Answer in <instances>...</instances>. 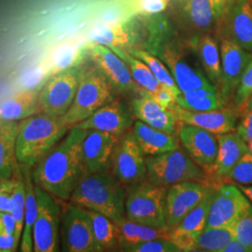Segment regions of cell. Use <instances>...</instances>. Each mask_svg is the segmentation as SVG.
<instances>
[{"label": "cell", "mask_w": 252, "mask_h": 252, "mask_svg": "<svg viewBox=\"0 0 252 252\" xmlns=\"http://www.w3.org/2000/svg\"><path fill=\"white\" fill-rule=\"evenodd\" d=\"M236 1L237 0H213L219 21L222 20V18L225 16L227 11L231 9V7Z\"/></svg>", "instance_id": "obj_50"}, {"label": "cell", "mask_w": 252, "mask_h": 252, "mask_svg": "<svg viewBox=\"0 0 252 252\" xmlns=\"http://www.w3.org/2000/svg\"><path fill=\"white\" fill-rule=\"evenodd\" d=\"M248 147H249L250 152L252 153V141H250V142H248Z\"/></svg>", "instance_id": "obj_56"}, {"label": "cell", "mask_w": 252, "mask_h": 252, "mask_svg": "<svg viewBox=\"0 0 252 252\" xmlns=\"http://www.w3.org/2000/svg\"><path fill=\"white\" fill-rule=\"evenodd\" d=\"M220 51L221 81L219 93L226 107H233L235 91L246 68L252 61V54L226 36L220 40Z\"/></svg>", "instance_id": "obj_11"}, {"label": "cell", "mask_w": 252, "mask_h": 252, "mask_svg": "<svg viewBox=\"0 0 252 252\" xmlns=\"http://www.w3.org/2000/svg\"><path fill=\"white\" fill-rule=\"evenodd\" d=\"M18 121L0 122V178L11 179L16 160Z\"/></svg>", "instance_id": "obj_28"}, {"label": "cell", "mask_w": 252, "mask_h": 252, "mask_svg": "<svg viewBox=\"0 0 252 252\" xmlns=\"http://www.w3.org/2000/svg\"><path fill=\"white\" fill-rule=\"evenodd\" d=\"M226 37L252 54V1L237 0L222 18Z\"/></svg>", "instance_id": "obj_22"}, {"label": "cell", "mask_w": 252, "mask_h": 252, "mask_svg": "<svg viewBox=\"0 0 252 252\" xmlns=\"http://www.w3.org/2000/svg\"><path fill=\"white\" fill-rule=\"evenodd\" d=\"M234 238L252 252V205L231 226Z\"/></svg>", "instance_id": "obj_39"}, {"label": "cell", "mask_w": 252, "mask_h": 252, "mask_svg": "<svg viewBox=\"0 0 252 252\" xmlns=\"http://www.w3.org/2000/svg\"><path fill=\"white\" fill-rule=\"evenodd\" d=\"M131 135L145 155H157L180 148L179 135L168 134L137 121L132 126Z\"/></svg>", "instance_id": "obj_23"}, {"label": "cell", "mask_w": 252, "mask_h": 252, "mask_svg": "<svg viewBox=\"0 0 252 252\" xmlns=\"http://www.w3.org/2000/svg\"><path fill=\"white\" fill-rule=\"evenodd\" d=\"M126 189L110 169L83 173L68 201L113 221L126 216Z\"/></svg>", "instance_id": "obj_2"}, {"label": "cell", "mask_w": 252, "mask_h": 252, "mask_svg": "<svg viewBox=\"0 0 252 252\" xmlns=\"http://www.w3.org/2000/svg\"><path fill=\"white\" fill-rule=\"evenodd\" d=\"M159 47L157 54L167 65L181 93L213 85L201 68L191 64L188 55L179 46L165 43Z\"/></svg>", "instance_id": "obj_15"}, {"label": "cell", "mask_w": 252, "mask_h": 252, "mask_svg": "<svg viewBox=\"0 0 252 252\" xmlns=\"http://www.w3.org/2000/svg\"><path fill=\"white\" fill-rule=\"evenodd\" d=\"M217 189L218 186H214L209 189L198 204L181 220L179 225L176 228L188 231L197 235L201 234L207 225L209 208Z\"/></svg>", "instance_id": "obj_33"}, {"label": "cell", "mask_w": 252, "mask_h": 252, "mask_svg": "<svg viewBox=\"0 0 252 252\" xmlns=\"http://www.w3.org/2000/svg\"><path fill=\"white\" fill-rule=\"evenodd\" d=\"M238 188L243 191L244 194L252 203V185H238Z\"/></svg>", "instance_id": "obj_54"}, {"label": "cell", "mask_w": 252, "mask_h": 252, "mask_svg": "<svg viewBox=\"0 0 252 252\" xmlns=\"http://www.w3.org/2000/svg\"><path fill=\"white\" fill-rule=\"evenodd\" d=\"M227 181H234L239 185H252V153H245L231 170Z\"/></svg>", "instance_id": "obj_42"}, {"label": "cell", "mask_w": 252, "mask_h": 252, "mask_svg": "<svg viewBox=\"0 0 252 252\" xmlns=\"http://www.w3.org/2000/svg\"><path fill=\"white\" fill-rule=\"evenodd\" d=\"M111 50L127 63L133 80L141 91V95H151L160 88L162 84L144 62L130 54L126 49L112 48Z\"/></svg>", "instance_id": "obj_31"}, {"label": "cell", "mask_w": 252, "mask_h": 252, "mask_svg": "<svg viewBox=\"0 0 252 252\" xmlns=\"http://www.w3.org/2000/svg\"><path fill=\"white\" fill-rule=\"evenodd\" d=\"M134 124L135 116L131 106L129 107L123 100L114 98L98 108L90 117L73 126L84 130H99L121 136L128 132Z\"/></svg>", "instance_id": "obj_17"}, {"label": "cell", "mask_w": 252, "mask_h": 252, "mask_svg": "<svg viewBox=\"0 0 252 252\" xmlns=\"http://www.w3.org/2000/svg\"><path fill=\"white\" fill-rule=\"evenodd\" d=\"M252 94V61L246 68L234 94L233 107L241 116Z\"/></svg>", "instance_id": "obj_40"}, {"label": "cell", "mask_w": 252, "mask_h": 252, "mask_svg": "<svg viewBox=\"0 0 252 252\" xmlns=\"http://www.w3.org/2000/svg\"><path fill=\"white\" fill-rule=\"evenodd\" d=\"M39 88L23 89L0 102V121H22L38 113Z\"/></svg>", "instance_id": "obj_24"}, {"label": "cell", "mask_w": 252, "mask_h": 252, "mask_svg": "<svg viewBox=\"0 0 252 252\" xmlns=\"http://www.w3.org/2000/svg\"><path fill=\"white\" fill-rule=\"evenodd\" d=\"M19 244L14 234H0V252H16Z\"/></svg>", "instance_id": "obj_49"}, {"label": "cell", "mask_w": 252, "mask_h": 252, "mask_svg": "<svg viewBox=\"0 0 252 252\" xmlns=\"http://www.w3.org/2000/svg\"><path fill=\"white\" fill-rule=\"evenodd\" d=\"M214 186L219 187L213 181H185L169 186L165 199L166 226L175 229Z\"/></svg>", "instance_id": "obj_12"}, {"label": "cell", "mask_w": 252, "mask_h": 252, "mask_svg": "<svg viewBox=\"0 0 252 252\" xmlns=\"http://www.w3.org/2000/svg\"><path fill=\"white\" fill-rule=\"evenodd\" d=\"M170 0H128L127 7L132 14L153 15L167 8Z\"/></svg>", "instance_id": "obj_43"}, {"label": "cell", "mask_w": 252, "mask_h": 252, "mask_svg": "<svg viewBox=\"0 0 252 252\" xmlns=\"http://www.w3.org/2000/svg\"><path fill=\"white\" fill-rule=\"evenodd\" d=\"M37 216L33 229V247L35 252L60 251L61 208L55 197L36 186Z\"/></svg>", "instance_id": "obj_9"}, {"label": "cell", "mask_w": 252, "mask_h": 252, "mask_svg": "<svg viewBox=\"0 0 252 252\" xmlns=\"http://www.w3.org/2000/svg\"><path fill=\"white\" fill-rule=\"evenodd\" d=\"M16 220L11 213H0V234H14Z\"/></svg>", "instance_id": "obj_48"}, {"label": "cell", "mask_w": 252, "mask_h": 252, "mask_svg": "<svg viewBox=\"0 0 252 252\" xmlns=\"http://www.w3.org/2000/svg\"><path fill=\"white\" fill-rule=\"evenodd\" d=\"M167 188L154 185L147 180L129 186L126 190V218L140 224L166 228Z\"/></svg>", "instance_id": "obj_6"}, {"label": "cell", "mask_w": 252, "mask_h": 252, "mask_svg": "<svg viewBox=\"0 0 252 252\" xmlns=\"http://www.w3.org/2000/svg\"><path fill=\"white\" fill-rule=\"evenodd\" d=\"M196 53L206 76L219 91L221 81V60L220 46L209 34H204L196 42Z\"/></svg>", "instance_id": "obj_29"}, {"label": "cell", "mask_w": 252, "mask_h": 252, "mask_svg": "<svg viewBox=\"0 0 252 252\" xmlns=\"http://www.w3.org/2000/svg\"><path fill=\"white\" fill-rule=\"evenodd\" d=\"M178 135L186 153L210 178L219 152L218 135L198 126L184 124H180Z\"/></svg>", "instance_id": "obj_16"}, {"label": "cell", "mask_w": 252, "mask_h": 252, "mask_svg": "<svg viewBox=\"0 0 252 252\" xmlns=\"http://www.w3.org/2000/svg\"><path fill=\"white\" fill-rule=\"evenodd\" d=\"M44 70L45 69L38 67L28 71L23 78V83L25 84V89H33V88L42 87V86H39V87H36V86H38L43 80L45 76Z\"/></svg>", "instance_id": "obj_47"}, {"label": "cell", "mask_w": 252, "mask_h": 252, "mask_svg": "<svg viewBox=\"0 0 252 252\" xmlns=\"http://www.w3.org/2000/svg\"><path fill=\"white\" fill-rule=\"evenodd\" d=\"M169 109L174 112L180 124L198 126L216 135L234 132L240 116L234 107L209 111H193L181 108L175 103Z\"/></svg>", "instance_id": "obj_18"}, {"label": "cell", "mask_w": 252, "mask_h": 252, "mask_svg": "<svg viewBox=\"0 0 252 252\" xmlns=\"http://www.w3.org/2000/svg\"><path fill=\"white\" fill-rule=\"evenodd\" d=\"M26 208L25 220L22 238L20 242V251L23 252H34L33 247V229L37 216V199H36L35 182L32 173L26 171Z\"/></svg>", "instance_id": "obj_32"}, {"label": "cell", "mask_w": 252, "mask_h": 252, "mask_svg": "<svg viewBox=\"0 0 252 252\" xmlns=\"http://www.w3.org/2000/svg\"><path fill=\"white\" fill-rule=\"evenodd\" d=\"M221 252H250L249 250L240 243L237 239L234 238L230 243L226 246Z\"/></svg>", "instance_id": "obj_52"}, {"label": "cell", "mask_w": 252, "mask_h": 252, "mask_svg": "<svg viewBox=\"0 0 252 252\" xmlns=\"http://www.w3.org/2000/svg\"><path fill=\"white\" fill-rule=\"evenodd\" d=\"M120 232V246L124 248L129 245L141 243L157 238H168L172 230L169 228H157L144 225L133 221L126 217L114 221Z\"/></svg>", "instance_id": "obj_27"}, {"label": "cell", "mask_w": 252, "mask_h": 252, "mask_svg": "<svg viewBox=\"0 0 252 252\" xmlns=\"http://www.w3.org/2000/svg\"><path fill=\"white\" fill-rule=\"evenodd\" d=\"M88 54L94 64L99 69L120 94H138L141 91L132 78L127 63L107 46L92 43L87 47Z\"/></svg>", "instance_id": "obj_14"}, {"label": "cell", "mask_w": 252, "mask_h": 252, "mask_svg": "<svg viewBox=\"0 0 252 252\" xmlns=\"http://www.w3.org/2000/svg\"><path fill=\"white\" fill-rule=\"evenodd\" d=\"M82 67L75 66L52 74L44 82L38 95V113L63 117L75 98Z\"/></svg>", "instance_id": "obj_7"}, {"label": "cell", "mask_w": 252, "mask_h": 252, "mask_svg": "<svg viewBox=\"0 0 252 252\" xmlns=\"http://www.w3.org/2000/svg\"><path fill=\"white\" fill-rule=\"evenodd\" d=\"M120 137L108 132L87 130L81 147L85 171L94 173L110 169L112 154Z\"/></svg>", "instance_id": "obj_19"}, {"label": "cell", "mask_w": 252, "mask_h": 252, "mask_svg": "<svg viewBox=\"0 0 252 252\" xmlns=\"http://www.w3.org/2000/svg\"><path fill=\"white\" fill-rule=\"evenodd\" d=\"M85 54H88V51L87 48L83 46L65 44L59 47L54 54L52 62V74L79 66Z\"/></svg>", "instance_id": "obj_37"}, {"label": "cell", "mask_w": 252, "mask_h": 252, "mask_svg": "<svg viewBox=\"0 0 252 252\" xmlns=\"http://www.w3.org/2000/svg\"><path fill=\"white\" fill-rule=\"evenodd\" d=\"M115 92L111 83L95 65L82 67L75 98L63 116V123L71 127L86 120L98 108L114 99Z\"/></svg>", "instance_id": "obj_4"}, {"label": "cell", "mask_w": 252, "mask_h": 252, "mask_svg": "<svg viewBox=\"0 0 252 252\" xmlns=\"http://www.w3.org/2000/svg\"><path fill=\"white\" fill-rule=\"evenodd\" d=\"M241 117L236 132L248 143L252 140V110L247 111Z\"/></svg>", "instance_id": "obj_46"}, {"label": "cell", "mask_w": 252, "mask_h": 252, "mask_svg": "<svg viewBox=\"0 0 252 252\" xmlns=\"http://www.w3.org/2000/svg\"><path fill=\"white\" fill-rule=\"evenodd\" d=\"M146 167L147 180L157 186L169 187L185 181H213L189 154L180 148L157 155H149L146 157Z\"/></svg>", "instance_id": "obj_5"}, {"label": "cell", "mask_w": 252, "mask_h": 252, "mask_svg": "<svg viewBox=\"0 0 252 252\" xmlns=\"http://www.w3.org/2000/svg\"><path fill=\"white\" fill-rule=\"evenodd\" d=\"M180 14L189 29L203 35L219 22L213 0H181Z\"/></svg>", "instance_id": "obj_25"}, {"label": "cell", "mask_w": 252, "mask_h": 252, "mask_svg": "<svg viewBox=\"0 0 252 252\" xmlns=\"http://www.w3.org/2000/svg\"><path fill=\"white\" fill-rule=\"evenodd\" d=\"M177 95L179 94H176L171 88L161 85L158 90L154 92L149 96L155 100L160 106H162V108H169L173 104L176 103Z\"/></svg>", "instance_id": "obj_45"}, {"label": "cell", "mask_w": 252, "mask_h": 252, "mask_svg": "<svg viewBox=\"0 0 252 252\" xmlns=\"http://www.w3.org/2000/svg\"><path fill=\"white\" fill-rule=\"evenodd\" d=\"M176 103L181 108L193 111H209L226 107L214 85L180 93L176 97Z\"/></svg>", "instance_id": "obj_30"}, {"label": "cell", "mask_w": 252, "mask_h": 252, "mask_svg": "<svg viewBox=\"0 0 252 252\" xmlns=\"http://www.w3.org/2000/svg\"><path fill=\"white\" fill-rule=\"evenodd\" d=\"M87 130L75 126L45 156L32 173L36 186L54 197L68 201L73 189L85 172L82 161V141Z\"/></svg>", "instance_id": "obj_1"}, {"label": "cell", "mask_w": 252, "mask_h": 252, "mask_svg": "<svg viewBox=\"0 0 252 252\" xmlns=\"http://www.w3.org/2000/svg\"><path fill=\"white\" fill-rule=\"evenodd\" d=\"M234 238V232L231 227L206 228L197 236L193 252H221Z\"/></svg>", "instance_id": "obj_35"}, {"label": "cell", "mask_w": 252, "mask_h": 252, "mask_svg": "<svg viewBox=\"0 0 252 252\" xmlns=\"http://www.w3.org/2000/svg\"><path fill=\"white\" fill-rule=\"evenodd\" d=\"M93 223L94 237L100 246L105 250L115 249L120 246V232L116 223L108 217L88 210Z\"/></svg>", "instance_id": "obj_34"}, {"label": "cell", "mask_w": 252, "mask_h": 252, "mask_svg": "<svg viewBox=\"0 0 252 252\" xmlns=\"http://www.w3.org/2000/svg\"><path fill=\"white\" fill-rule=\"evenodd\" d=\"M60 247L66 252H103L97 243L87 209L70 205L63 210L60 222Z\"/></svg>", "instance_id": "obj_8"}, {"label": "cell", "mask_w": 252, "mask_h": 252, "mask_svg": "<svg viewBox=\"0 0 252 252\" xmlns=\"http://www.w3.org/2000/svg\"><path fill=\"white\" fill-rule=\"evenodd\" d=\"M145 154L130 131L121 135L111 158L110 170L124 186H132L147 180Z\"/></svg>", "instance_id": "obj_10"}, {"label": "cell", "mask_w": 252, "mask_h": 252, "mask_svg": "<svg viewBox=\"0 0 252 252\" xmlns=\"http://www.w3.org/2000/svg\"><path fill=\"white\" fill-rule=\"evenodd\" d=\"M89 40L110 49H131L134 48L136 39L133 31L124 23L99 22L91 29Z\"/></svg>", "instance_id": "obj_26"}, {"label": "cell", "mask_w": 252, "mask_h": 252, "mask_svg": "<svg viewBox=\"0 0 252 252\" xmlns=\"http://www.w3.org/2000/svg\"><path fill=\"white\" fill-rule=\"evenodd\" d=\"M126 50L130 54L135 56L136 58H138L142 62H144L150 67V69L152 70L155 78L162 85L171 88L172 90L174 91L176 94H180L181 92L179 89L176 81L174 80L170 70L168 69L167 65L164 64L160 58L156 57L153 53H150V52L145 51L142 49L131 48V49H126Z\"/></svg>", "instance_id": "obj_36"}, {"label": "cell", "mask_w": 252, "mask_h": 252, "mask_svg": "<svg viewBox=\"0 0 252 252\" xmlns=\"http://www.w3.org/2000/svg\"><path fill=\"white\" fill-rule=\"evenodd\" d=\"M11 197L13 200V211L12 215L16 220V230L14 235L21 242L22 233L24 229L25 220V208H26V181L22 176H18L15 179V186L11 191Z\"/></svg>", "instance_id": "obj_38"}, {"label": "cell", "mask_w": 252, "mask_h": 252, "mask_svg": "<svg viewBox=\"0 0 252 252\" xmlns=\"http://www.w3.org/2000/svg\"><path fill=\"white\" fill-rule=\"evenodd\" d=\"M70 127L63 117L36 113L19 122L16 160L26 166L36 165L63 136Z\"/></svg>", "instance_id": "obj_3"}, {"label": "cell", "mask_w": 252, "mask_h": 252, "mask_svg": "<svg viewBox=\"0 0 252 252\" xmlns=\"http://www.w3.org/2000/svg\"><path fill=\"white\" fill-rule=\"evenodd\" d=\"M219 152L210 179L218 185L224 184L231 170L245 153L250 152L248 143L237 132L218 135Z\"/></svg>", "instance_id": "obj_20"}, {"label": "cell", "mask_w": 252, "mask_h": 252, "mask_svg": "<svg viewBox=\"0 0 252 252\" xmlns=\"http://www.w3.org/2000/svg\"><path fill=\"white\" fill-rule=\"evenodd\" d=\"M13 207L14 205L11 193H0V213H12Z\"/></svg>", "instance_id": "obj_51"}, {"label": "cell", "mask_w": 252, "mask_h": 252, "mask_svg": "<svg viewBox=\"0 0 252 252\" xmlns=\"http://www.w3.org/2000/svg\"><path fill=\"white\" fill-rule=\"evenodd\" d=\"M251 206V201L238 186L221 184L211 202L206 228L231 227Z\"/></svg>", "instance_id": "obj_13"}, {"label": "cell", "mask_w": 252, "mask_h": 252, "mask_svg": "<svg viewBox=\"0 0 252 252\" xmlns=\"http://www.w3.org/2000/svg\"><path fill=\"white\" fill-rule=\"evenodd\" d=\"M14 186H15V180L0 178V193H5V192L11 193Z\"/></svg>", "instance_id": "obj_53"}, {"label": "cell", "mask_w": 252, "mask_h": 252, "mask_svg": "<svg viewBox=\"0 0 252 252\" xmlns=\"http://www.w3.org/2000/svg\"><path fill=\"white\" fill-rule=\"evenodd\" d=\"M135 118L162 132L178 135L180 123L169 108H162L149 95H140L131 102Z\"/></svg>", "instance_id": "obj_21"}, {"label": "cell", "mask_w": 252, "mask_h": 252, "mask_svg": "<svg viewBox=\"0 0 252 252\" xmlns=\"http://www.w3.org/2000/svg\"><path fill=\"white\" fill-rule=\"evenodd\" d=\"M122 251L130 252H180L170 239L157 238L146 242L129 245L122 248Z\"/></svg>", "instance_id": "obj_41"}, {"label": "cell", "mask_w": 252, "mask_h": 252, "mask_svg": "<svg viewBox=\"0 0 252 252\" xmlns=\"http://www.w3.org/2000/svg\"><path fill=\"white\" fill-rule=\"evenodd\" d=\"M197 236V234L176 228L172 230L169 239L180 249V252H193Z\"/></svg>", "instance_id": "obj_44"}, {"label": "cell", "mask_w": 252, "mask_h": 252, "mask_svg": "<svg viewBox=\"0 0 252 252\" xmlns=\"http://www.w3.org/2000/svg\"><path fill=\"white\" fill-rule=\"evenodd\" d=\"M250 110H252V96L250 97V99H249V101H248V103H247V105H246V108H245V109H244V113H246L247 111H250ZM242 114V115H243ZM241 115V116H242Z\"/></svg>", "instance_id": "obj_55"}]
</instances>
